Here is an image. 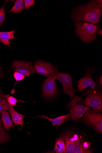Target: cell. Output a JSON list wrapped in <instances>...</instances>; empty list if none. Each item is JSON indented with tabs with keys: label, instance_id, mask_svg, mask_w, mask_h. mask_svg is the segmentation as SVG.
<instances>
[{
	"label": "cell",
	"instance_id": "cell-13",
	"mask_svg": "<svg viewBox=\"0 0 102 153\" xmlns=\"http://www.w3.org/2000/svg\"><path fill=\"white\" fill-rule=\"evenodd\" d=\"M70 114L67 115L61 116L55 118L51 119L48 118L44 115L41 116H38L36 118H45L49 120L53 124V126H54L56 125L57 126V128L60 126L62 123H64L67 120L70 119Z\"/></svg>",
	"mask_w": 102,
	"mask_h": 153
},
{
	"label": "cell",
	"instance_id": "cell-10",
	"mask_svg": "<svg viewBox=\"0 0 102 153\" xmlns=\"http://www.w3.org/2000/svg\"><path fill=\"white\" fill-rule=\"evenodd\" d=\"M36 72L42 75L48 76L53 72L54 67L49 62L39 60L34 64Z\"/></svg>",
	"mask_w": 102,
	"mask_h": 153
},
{
	"label": "cell",
	"instance_id": "cell-28",
	"mask_svg": "<svg viewBox=\"0 0 102 153\" xmlns=\"http://www.w3.org/2000/svg\"><path fill=\"white\" fill-rule=\"evenodd\" d=\"M99 85H101V87H102V75H101V76L100 77L99 80Z\"/></svg>",
	"mask_w": 102,
	"mask_h": 153
},
{
	"label": "cell",
	"instance_id": "cell-17",
	"mask_svg": "<svg viewBox=\"0 0 102 153\" xmlns=\"http://www.w3.org/2000/svg\"><path fill=\"white\" fill-rule=\"evenodd\" d=\"M66 149V145L64 139L61 137L57 138L56 140L54 151L56 153H64Z\"/></svg>",
	"mask_w": 102,
	"mask_h": 153
},
{
	"label": "cell",
	"instance_id": "cell-22",
	"mask_svg": "<svg viewBox=\"0 0 102 153\" xmlns=\"http://www.w3.org/2000/svg\"><path fill=\"white\" fill-rule=\"evenodd\" d=\"M7 101L10 106L13 107V106H16V104L19 101L17 100L15 97L12 96H9L7 98Z\"/></svg>",
	"mask_w": 102,
	"mask_h": 153
},
{
	"label": "cell",
	"instance_id": "cell-3",
	"mask_svg": "<svg viewBox=\"0 0 102 153\" xmlns=\"http://www.w3.org/2000/svg\"><path fill=\"white\" fill-rule=\"evenodd\" d=\"M86 98L81 103L87 107H90L100 112L102 110V93L98 89L90 88L85 92Z\"/></svg>",
	"mask_w": 102,
	"mask_h": 153
},
{
	"label": "cell",
	"instance_id": "cell-21",
	"mask_svg": "<svg viewBox=\"0 0 102 153\" xmlns=\"http://www.w3.org/2000/svg\"><path fill=\"white\" fill-rule=\"evenodd\" d=\"M8 1H6L5 4L0 8V27L3 25L4 21L6 20V13L4 7L6 3Z\"/></svg>",
	"mask_w": 102,
	"mask_h": 153
},
{
	"label": "cell",
	"instance_id": "cell-23",
	"mask_svg": "<svg viewBox=\"0 0 102 153\" xmlns=\"http://www.w3.org/2000/svg\"><path fill=\"white\" fill-rule=\"evenodd\" d=\"M25 8L28 9L35 5V1L34 0H25L24 1Z\"/></svg>",
	"mask_w": 102,
	"mask_h": 153
},
{
	"label": "cell",
	"instance_id": "cell-1",
	"mask_svg": "<svg viewBox=\"0 0 102 153\" xmlns=\"http://www.w3.org/2000/svg\"><path fill=\"white\" fill-rule=\"evenodd\" d=\"M102 13V8L96 1H91L88 3L73 8L71 13V17L75 23L81 21L98 25Z\"/></svg>",
	"mask_w": 102,
	"mask_h": 153
},
{
	"label": "cell",
	"instance_id": "cell-7",
	"mask_svg": "<svg viewBox=\"0 0 102 153\" xmlns=\"http://www.w3.org/2000/svg\"><path fill=\"white\" fill-rule=\"evenodd\" d=\"M11 70L14 72H18L25 76H31L36 73L31 62L21 61H13Z\"/></svg>",
	"mask_w": 102,
	"mask_h": 153
},
{
	"label": "cell",
	"instance_id": "cell-15",
	"mask_svg": "<svg viewBox=\"0 0 102 153\" xmlns=\"http://www.w3.org/2000/svg\"><path fill=\"white\" fill-rule=\"evenodd\" d=\"M14 30L8 32H0V41L5 46L7 45L11 47L10 45L11 43L9 40L14 39Z\"/></svg>",
	"mask_w": 102,
	"mask_h": 153
},
{
	"label": "cell",
	"instance_id": "cell-25",
	"mask_svg": "<svg viewBox=\"0 0 102 153\" xmlns=\"http://www.w3.org/2000/svg\"><path fill=\"white\" fill-rule=\"evenodd\" d=\"M91 143L90 142H83L82 144V146L83 148L85 149H88L91 146Z\"/></svg>",
	"mask_w": 102,
	"mask_h": 153
},
{
	"label": "cell",
	"instance_id": "cell-20",
	"mask_svg": "<svg viewBox=\"0 0 102 153\" xmlns=\"http://www.w3.org/2000/svg\"><path fill=\"white\" fill-rule=\"evenodd\" d=\"M10 95H5L4 99L0 102V111L2 110H8L10 105L7 98Z\"/></svg>",
	"mask_w": 102,
	"mask_h": 153
},
{
	"label": "cell",
	"instance_id": "cell-29",
	"mask_svg": "<svg viewBox=\"0 0 102 153\" xmlns=\"http://www.w3.org/2000/svg\"><path fill=\"white\" fill-rule=\"evenodd\" d=\"M97 34H100L102 35V30L100 29H98L97 32Z\"/></svg>",
	"mask_w": 102,
	"mask_h": 153
},
{
	"label": "cell",
	"instance_id": "cell-2",
	"mask_svg": "<svg viewBox=\"0 0 102 153\" xmlns=\"http://www.w3.org/2000/svg\"><path fill=\"white\" fill-rule=\"evenodd\" d=\"M75 32L83 42H92L97 39V32L100 29L99 25L78 22L75 24Z\"/></svg>",
	"mask_w": 102,
	"mask_h": 153
},
{
	"label": "cell",
	"instance_id": "cell-26",
	"mask_svg": "<svg viewBox=\"0 0 102 153\" xmlns=\"http://www.w3.org/2000/svg\"><path fill=\"white\" fill-rule=\"evenodd\" d=\"M5 95L3 92L0 90V102L3 100L4 98Z\"/></svg>",
	"mask_w": 102,
	"mask_h": 153
},
{
	"label": "cell",
	"instance_id": "cell-9",
	"mask_svg": "<svg viewBox=\"0 0 102 153\" xmlns=\"http://www.w3.org/2000/svg\"><path fill=\"white\" fill-rule=\"evenodd\" d=\"M82 100L79 96H77L74 97L73 100L69 104L68 106L72 107L70 110V116L71 118L74 120L77 121L83 116L87 110L90 108L83 105L77 104V102Z\"/></svg>",
	"mask_w": 102,
	"mask_h": 153
},
{
	"label": "cell",
	"instance_id": "cell-8",
	"mask_svg": "<svg viewBox=\"0 0 102 153\" xmlns=\"http://www.w3.org/2000/svg\"><path fill=\"white\" fill-rule=\"evenodd\" d=\"M96 70L95 67H87L86 68L85 75L79 80L77 87L78 91L82 92L87 88L90 87L95 90L97 86V84L92 78V75Z\"/></svg>",
	"mask_w": 102,
	"mask_h": 153
},
{
	"label": "cell",
	"instance_id": "cell-4",
	"mask_svg": "<svg viewBox=\"0 0 102 153\" xmlns=\"http://www.w3.org/2000/svg\"><path fill=\"white\" fill-rule=\"evenodd\" d=\"M58 70L59 68L57 67H55L53 72L43 82L42 90L43 95L45 98H52L57 93V87L55 80L57 79Z\"/></svg>",
	"mask_w": 102,
	"mask_h": 153
},
{
	"label": "cell",
	"instance_id": "cell-12",
	"mask_svg": "<svg viewBox=\"0 0 102 153\" xmlns=\"http://www.w3.org/2000/svg\"><path fill=\"white\" fill-rule=\"evenodd\" d=\"M8 110L13 123L16 125H20L22 128L25 116L17 112L13 107L10 106Z\"/></svg>",
	"mask_w": 102,
	"mask_h": 153
},
{
	"label": "cell",
	"instance_id": "cell-18",
	"mask_svg": "<svg viewBox=\"0 0 102 153\" xmlns=\"http://www.w3.org/2000/svg\"><path fill=\"white\" fill-rule=\"evenodd\" d=\"M25 9L24 1L23 0H17L15 3V4L9 11L12 12L14 13H20Z\"/></svg>",
	"mask_w": 102,
	"mask_h": 153
},
{
	"label": "cell",
	"instance_id": "cell-19",
	"mask_svg": "<svg viewBox=\"0 0 102 153\" xmlns=\"http://www.w3.org/2000/svg\"><path fill=\"white\" fill-rule=\"evenodd\" d=\"M10 140V137L3 129L0 117V144H5Z\"/></svg>",
	"mask_w": 102,
	"mask_h": 153
},
{
	"label": "cell",
	"instance_id": "cell-27",
	"mask_svg": "<svg viewBox=\"0 0 102 153\" xmlns=\"http://www.w3.org/2000/svg\"><path fill=\"white\" fill-rule=\"evenodd\" d=\"M3 74L2 72V70L1 66H0V80L2 78Z\"/></svg>",
	"mask_w": 102,
	"mask_h": 153
},
{
	"label": "cell",
	"instance_id": "cell-6",
	"mask_svg": "<svg viewBox=\"0 0 102 153\" xmlns=\"http://www.w3.org/2000/svg\"><path fill=\"white\" fill-rule=\"evenodd\" d=\"M57 79L62 85L63 92L68 95L71 100L77 90L72 87V78L70 74L69 73H62L58 71Z\"/></svg>",
	"mask_w": 102,
	"mask_h": 153
},
{
	"label": "cell",
	"instance_id": "cell-16",
	"mask_svg": "<svg viewBox=\"0 0 102 153\" xmlns=\"http://www.w3.org/2000/svg\"><path fill=\"white\" fill-rule=\"evenodd\" d=\"M0 113L2 114L3 126L6 130L9 131L11 127H15L11 120L9 114L6 110L1 111H0Z\"/></svg>",
	"mask_w": 102,
	"mask_h": 153
},
{
	"label": "cell",
	"instance_id": "cell-11",
	"mask_svg": "<svg viewBox=\"0 0 102 153\" xmlns=\"http://www.w3.org/2000/svg\"><path fill=\"white\" fill-rule=\"evenodd\" d=\"M66 145V149L64 153H91L92 151L90 149L84 148L83 143L70 142L64 140Z\"/></svg>",
	"mask_w": 102,
	"mask_h": 153
},
{
	"label": "cell",
	"instance_id": "cell-24",
	"mask_svg": "<svg viewBox=\"0 0 102 153\" xmlns=\"http://www.w3.org/2000/svg\"><path fill=\"white\" fill-rule=\"evenodd\" d=\"M13 76L14 79L17 81H21L25 79V76L21 74L16 72H14Z\"/></svg>",
	"mask_w": 102,
	"mask_h": 153
},
{
	"label": "cell",
	"instance_id": "cell-5",
	"mask_svg": "<svg viewBox=\"0 0 102 153\" xmlns=\"http://www.w3.org/2000/svg\"><path fill=\"white\" fill-rule=\"evenodd\" d=\"M84 121L101 133H102V115L99 112L90 108L86 112Z\"/></svg>",
	"mask_w": 102,
	"mask_h": 153
},
{
	"label": "cell",
	"instance_id": "cell-14",
	"mask_svg": "<svg viewBox=\"0 0 102 153\" xmlns=\"http://www.w3.org/2000/svg\"><path fill=\"white\" fill-rule=\"evenodd\" d=\"M64 140L79 143H83L84 142L80 136L74 132L68 131L61 136Z\"/></svg>",
	"mask_w": 102,
	"mask_h": 153
}]
</instances>
